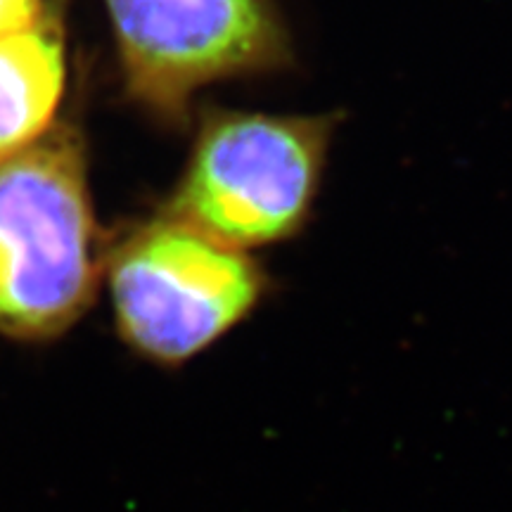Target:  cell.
Segmentation results:
<instances>
[{"mask_svg":"<svg viewBox=\"0 0 512 512\" xmlns=\"http://www.w3.org/2000/svg\"><path fill=\"white\" fill-rule=\"evenodd\" d=\"M339 121V112H211L169 214L252 254L294 240L316 209Z\"/></svg>","mask_w":512,"mask_h":512,"instance_id":"1","label":"cell"},{"mask_svg":"<svg viewBox=\"0 0 512 512\" xmlns=\"http://www.w3.org/2000/svg\"><path fill=\"white\" fill-rule=\"evenodd\" d=\"M100 283L98 230L74 140L46 131L0 162V335L60 337Z\"/></svg>","mask_w":512,"mask_h":512,"instance_id":"2","label":"cell"},{"mask_svg":"<svg viewBox=\"0 0 512 512\" xmlns=\"http://www.w3.org/2000/svg\"><path fill=\"white\" fill-rule=\"evenodd\" d=\"M268 292L259 259L166 214L121 242L110 261L124 342L159 366H183L254 316Z\"/></svg>","mask_w":512,"mask_h":512,"instance_id":"3","label":"cell"},{"mask_svg":"<svg viewBox=\"0 0 512 512\" xmlns=\"http://www.w3.org/2000/svg\"><path fill=\"white\" fill-rule=\"evenodd\" d=\"M131 93L178 119L200 88L290 72L292 34L275 0H107Z\"/></svg>","mask_w":512,"mask_h":512,"instance_id":"4","label":"cell"},{"mask_svg":"<svg viewBox=\"0 0 512 512\" xmlns=\"http://www.w3.org/2000/svg\"><path fill=\"white\" fill-rule=\"evenodd\" d=\"M64 86V46L53 17L0 36V162L43 136Z\"/></svg>","mask_w":512,"mask_h":512,"instance_id":"5","label":"cell"},{"mask_svg":"<svg viewBox=\"0 0 512 512\" xmlns=\"http://www.w3.org/2000/svg\"><path fill=\"white\" fill-rule=\"evenodd\" d=\"M41 17V0H0V36L29 29Z\"/></svg>","mask_w":512,"mask_h":512,"instance_id":"6","label":"cell"}]
</instances>
